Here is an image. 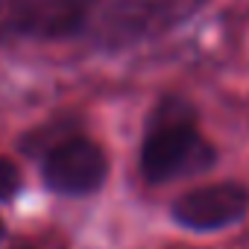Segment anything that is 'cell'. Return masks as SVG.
<instances>
[{
    "label": "cell",
    "mask_w": 249,
    "mask_h": 249,
    "mask_svg": "<svg viewBox=\"0 0 249 249\" xmlns=\"http://www.w3.org/2000/svg\"><path fill=\"white\" fill-rule=\"evenodd\" d=\"M214 147L199 135L196 123L182 106H164L141 147V173L147 182H173L214 164Z\"/></svg>",
    "instance_id": "6da1fadb"
},
{
    "label": "cell",
    "mask_w": 249,
    "mask_h": 249,
    "mask_svg": "<svg viewBox=\"0 0 249 249\" xmlns=\"http://www.w3.org/2000/svg\"><path fill=\"white\" fill-rule=\"evenodd\" d=\"M108 159L91 138H68L44 159V185L65 196H85L103 188Z\"/></svg>",
    "instance_id": "7a4b0ae2"
},
{
    "label": "cell",
    "mask_w": 249,
    "mask_h": 249,
    "mask_svg": "<svg viewBox=\"0 0 249 249\" xmlns=\"http://www.w3.org/2000/svg\"><path fill=\"white\" fill-rule=\"evenodd\" d=\"M249 208V191L237 182H214L182 194L170 214L179 226L194 231H214L237 223Z\"/></svg>",
    "instance_id": "3957f363"
},
{
    "label": "cell",
    "mask_w": 249,
    "mask_h": 249,
    "mask_svg": "<svg viewBox=\"0 0 249 249\" xmlns=\"http://www.w3.org/2000/svg\"><path fill=\"white\" fill-rule=\"evenodd\" d=\"M100 0H41L36 36L41 38H71L85 30Z\"/></svg>",
    "instance_id": "277c9868"
},
{
    "label": "cell",
    "mask_w": 249,
    "mask_h": 249,
    "mask_svg": "<svg viewBox=\"0 0 249 249\" xmlns=\"http://www.w3.org/2000/svg\"><path fill=\"white\" fill-rule=\"evenodd\" d=\"M156 6L150 0H117V6H111V12L103 18V36L106 41L123 44L129 38H138L144 33V27L150 24Z\"/></svg>",
    "instance_id": "5b68a950"
},
{
    "label": "cell",
    "mask_w": 249,
    "mask_h": 249,
    "mask_svg": "<svg viewBox=\"0 0 249 249\" xmlns=\"http://www.w3.org/2000/svg\"><path fill=\"white\" fill-rule=\"evenodd\" d=\"M24 185V176H21V167L6 159V156H0V202H9L12 196H18Z\"/></svg>",
    "instance_id": "8992f818"
},
{
    "label": "cell",
    "mask_w": 249,
    "mask_h": 249,
    "mask_svg": "<svg viewBox=\"0 0 249 249\" xmlns=\"http://www.w3.org/2000/svg\"><path fill=\"white\" fill-rule=\"evenodd\" d=\"M3 231H6V226H3V220H0V237H3Z\"/></svg>",
    "instance_id": "52a82bcc"
},
{
    "label": "cell",
    "mask_w": 249,
    "mask_h": 249,
    "mask_svg": "<svg viewBox=\"0 0 249 249\" xmlns=\"http://www.w3.org/2000/svg\"><path fill=\"white\" fill-rule=\"evenodd\" d=\"M15 249H33V246H27V243H21V246H15Z\"/></svg>",
    "instance_id": "ba28073f"
}]
</instances>
